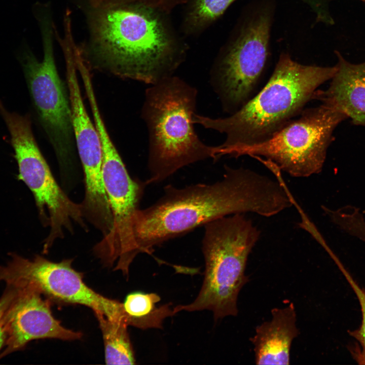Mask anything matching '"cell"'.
I'll return each instance as SVG.
<instances>
[{"instance_id":"cell-1","label":"cell","mask_w":365,"mask_h":365,"mask_svg":"<svg viewBox=\"0 0 365 365\" xmlns=\"http://www.w3.org/2000/svg\"><path fill=\"white\" fill-rule=\"evenodd\" d=\"M225 168L220 181L179 189L167 185L157 202L139 208L132 220L137 253L151 254L155 246L222 217L245 212L270 217L293 206L279 178L242 167Z\"/></svg>"},{"instance_id":"cell-2","label":"cell","mask_w":365,"mask_h":365,"mask_svg":"<svg viewBox=\"0 0 365 365\" xmlns=\"http://www.w3.org/2000/svg\"><path fill=\"white\" fill-rule=\"evenodd\" d=\"M139 0H101L90 15L89 68L153 85L173 76L182 60L161 20Z\"/></svg>"},{"instance_id":"cell-3","label":"cell","mask_w":365,"mask_h":365,"mask_svg":"<svg viewBox=\"0 0 365 365\" xmlns=\"http://www.w3.org/2000/svg\"><path fill=\"white\" fill-rule=\"evenodd\" d=\"M333 66L304 65L282 54L265 87L254 97L225 118L195 114L194 124L226 135L217 145L221 157L234 149L266 140L303 110L317 88L331 80Z\"/></svg>"},{"instance_id":"cell-4","label":"cell","mask_w":365,"mask_h":365,"mask_svg":"<svg viewBox=\"0 0 365 365\" xmlns=\"http://www.w3.org/2000/svg\"><path fill=\"white\" fill-rule=\"evenodd\" d=\"M197 96L195 87L173 76L145 90L141 117L149 134L147 184L160 182L190 164L219 159L217 147L204 143L195 132Z\"/></svg>"},{"instance_id":"cell-5","label":"cell","mask_w":365,"mask_h":365,"mask_svg":"<svg viewBox=\"0 0 365 365\" xmlns=\"http://www.w3.org/2000/svg\"><path fill=\"white\" fill-rule=\"evenodd\" d=\"M204 227L205 270L202 287L193 302L176 306L174 313L208 310L213 312L215 320L236 316L238 295L248 281L245 274L248 257L261 231L243 213L217 218Z\"/></svg>"},{"instance_id":"cell-6","label":"cell","mask_w":365,"mask_h":365,"mask_svg":"<svg viewBox=\"0 0 365 365\" xmlns=\"http://www.w3.org/2000/svg\"><path fill=\"white\" fill-rule=\"evenodd\" d=\"M0 117L10 136L19 169L18 178L32 193L39 215L50 233L44 244L46 252L64 231H73V224L85 227L81 204L72 201L52 175L35 138L30 114L11 111L0 99Z\"/></svg>"},{"instance_id":"cell-7","label":"cell","mask_w":365,"mask_h":365,"mask_svg":"<svg viewBox=\"0 0 365 365\" xmlns=\"http://www.w3.org/2000/svg\"><path fill=\"white\" fill-rule=\"evenodd\" d=\"M43 57L40 61L22 45L16 58L28 90L34 120L52 146L59 163H72L76 149L68 89L59 76L54 55L52 32L46 18L40 21Z\"/></svg>"},{"instance_id":"cell-8","label":"cell","mask_w":365,"mask_h":365,"mask_svg":"<svg viewBox=\"0 0 365 365\" xmlns=\"http://www.w3.org/2000/svg\"><path fill=\"white\" fill-rule=\"evenodd\" d=\"M347 119L341 111L321 102L303 110L299 118L266 140L234 149L229 156L263 157L291 176L308 177L322 171L333 133Z\"/></svg>"},{"instance_id":"cell-9","label":"cell","mask_w":365,"mask_h":365,"mask_svg":"<svg viewBox=\"0 0 365 365\" xmlns=\"http://www.w3.org/2000/svg\"><path fill=\"white\" fill-rule=\"evenodd\" d=\"M72 260L50 261L37 256L27 259L12 254L0 266V280L15 287L31 285L56 301L80 304L115 320H125L122 303L96 293L84 282L83 275L71 266Z\"/></svg>"},{"instance_id":"cell-10","label":"cell","mask_w":365,"mask_h":365,"mask_svg":"<svg viewBox=\"0 0 365 365\" xmlns=\"http://www.w3.org/2000/svg\"><path fill=\"white\" fill-rule=\"evenodd\" d=\"M95 125L101 142L102 180L112 213L113 226L94 251L103 261L113 263L127 260L133 254L132 220L147 183L130 176L104 121L98 120Z\"/></svg>"},{"instance_id":"cell-11","label":"cell","mask_w":365,"mask_h":365,"mask_svg":"<svg viewBox=\"0 0 365 365\" xmlns=\"http://www.w3.org/2000/svg\"><path fill=\"white\" fill-rule=\"evenodd\" d=\"M270 30L268 15L255 17L214 64L210 83L225 112L232 114L249 100L266 62Z\"/></svg>"},{"instance_id":"cell-12","label":"cell","mask_w":365,"mask_h":365,"mask_svg":"<svg viewBox=\"0 0 365 365\" xmlns=\"http://www.w3.org/2000/svg\"><path fill=\"white\" fill-rule=\"evenodd\" d=\"M16 288V294L3 317L8 346L5 353L19 349L34 339L71 341L82 337V333L64 327L54 317L49 303L38 289L31 285Z\"/></svg>"},{"instance_id":"cell-13","label":"cell","mask_w":365,"mask_h":365,"mask_svg":"<svg viewBox=\"0 0 365 365\" xmlns=\"http://www.w3.org/2000/svg\"><path fill=\"white\" fill-rule=\"evenodd\" d=\"M75 61L65 60V76L72 113L75 143L84 176L89 180L100 178L102 174V152L100 138L86 108Z\"/></svg>"},{"instance_id":"cell-14","label":"cell","mask_w":365,"mask_h":365,"mask_svg":"<svg viewBox=\"0 0 365 365\" xmlns=\"http://www.w3.org/2000/svg\"><path fill=\"white\" fill-rule=\"evenodd\" d=\"M337 71L325 90H317L314 98L343 113L357 126H365V61L352 63L338 51Z\"/></svg>"},{"instance_id":"cell-15","label":"cell","mask_w":365,"mask_h":365,"mask_svg":"<svg viewBox=\"0 0 365 365\" xmlns=\"http://www.w3.org/2000/svg\"><path fill=\"white\" fill-rule=\"evenodd\" d=\"M272 318L256 328L250 339L257 364H289L292 342L299 334L293 303L271 310Z\"/></svg>"},{"instance_id":"cell-16","label":"cell","mask_w":365,"mask_h":365,"mask_svg":"<svg viewBox=\"0 0 365 365\" xmlns=\"http://www.w3.org/2000/svg\"><path fill=\"white\" fill-rule=\"evenodd\" d=\"M160 299L153 293L135 291L127 295L122 307L128 325L142 330L162 328L165 319L175 314L170 303L157 306Z\"/></svg>"},{"instance_id":"cell-17","label":"cell","mask_w":365,"mask_h":365,"mask_svg":"<svg viewBox=\"0 0 365 365\" xmlns=\"http://www.w3.org/2000/svg\"><path fill=\"white\" fill-rule=\"evenodd\" d=\"M95 315L101 330L106 364H133L135 359L127 332L123 320L107 318L101 314Z\"/></svg>"},{"instance_id":"cell-18","label":"cell","mask_w":365,"mask_h":365,"mask_svg":"<svg viewBox=\"0 0 365 365\" xmlns=\"http://www.w3.org/2000/svg\"><path fill=\"white\" fill-rule=\"evenodd\" d=\"M235 0H193L187 16L189 24L201 28L222 16Z\"/></svg>"},{"instance_id":"cell-19","label":"cell","mask_w":365,"mask_h":365,"mask_svg":"<svg viewBox=\"0 0 365 365\" xmlns=\"http://www.w3.org/2000/svg\"><path fill=\"white\" fill-rule=\"evenodd\" d=\"M336 264L354 291L360 307L361 324L358 328L348 331V334L357 342L355 346L351 349L353 358L359 364H365V290L359 285L340 261Z\"/></svg>"},{"instance_id":"cell-20","label":"cell","mask_w":365,"mask_h":365,"mask_svg":"<svg viewBox=\"0 0 365 365\" xmlns=\"http://www.w3.org/2000/svg\"><path fill=\"white\" fill-rule=\"evenodd\" d=\"M10 288L0 299V349L6 340V334L3 323L4 314L10 303L15 296L17 288L9 285Z\"/></svg>"},{"instance_id":"cell-21","label":"cell","mask_w":365,"mask_h":365,"mask_svg":"<svg viewBox=\"0 0 365 365\" xmlns=\"http://www.w3.org/2000/svg\"><path fill=\"white\" fill-rule=\"evenodd\" d=\"M139 1H140L142 2H144L145 0H139ZM166 1H167V0H154V2H155L156 3L155 4H156V3L157 2H158V3H161L162 2H165Z\"/></svg>"},{"instance_id":"cell-22","label":"cell","mask_w":365,"mask_h":365,"mask_svg":"<svg viewBox=\"0 0 365 365\" xmlns=\"http://www.w3.org/2000/svg\"><path fill=\"white\" fill-rule=\"evenodd\" d=\"M93 5H95L99 3L101 0H91Z\"/></svg>"},{"instance_id":"cell-23","label":"cell","mask_w":365,"mask_h":365,"mask_svg":"<svg viewBox=\"0 0 365 365\" xmlns=\"http://www.w3.org/2000/svg\"><path fill=\"white\" fill-rule=\"evenodd\" d=\"M360 1H363V2H365V0H360Z\"/></svg>"}]
</instances>
